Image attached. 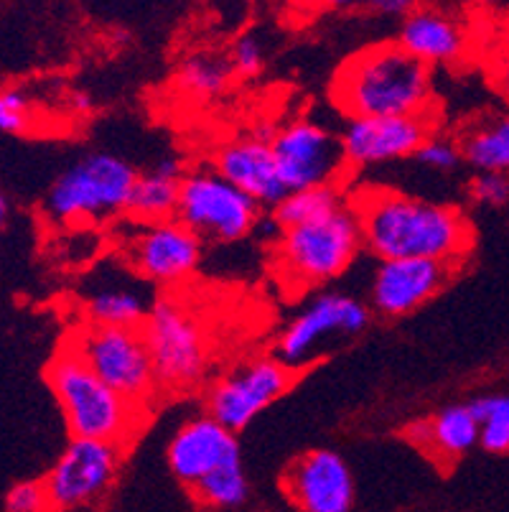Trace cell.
I'll use <instances>...</instances> for the list:
<instances>
[{"instance_id":"27","label":"cell","mask_w":509,"mask_h":512,"mask_svg":"<svg viewBox=\"0 0 509 512\" xmlns=\"http://www.w3.org/2000/svg\"><path fill=\"white\" fill-rule=\"evenodd\" d=\"M469 406L479 421V444L492 454L509 451V395H482Z\"/></svg>"},{"instance_id":"25","label":"cell","mask_w":509,"mask_h":512,"mask_svg":"<svg viewBox=\"0 0 509 512\" xmlns=\"http://www.w3.org/2000/svg\"><path fill=\"white\" fill-rule=\"evenodd\" d=\"M191 492H194L196 502L209 510H237L250 497V479H247L242 462L224 464L202 482H196Z\"/></svg>"},{"instance_id":"21","label":"cell","mask_w":509,"mask_h":512,"mask_svg":"<svg viewBox=\"0 0 509 512\" xmlns=\"http://www.w3.org/2000/svg\"><path fill=\"white\" fill-rule=\"evenodd\" d=\"M184 174V164L176 156H163L146 171H138L125 214H130L133 222L171 220Z\"/></svg>"},{"instance_id":"28","label":"cell","mask_w":509,"mask_h":512,"mask_svg":"<svg viewBox=\"0 0 509 512\" xmlns=\"http://www.w3.org/2000/svg\"><path fill=\"white\" fill-rule=\"evenodd\" d=\"M34 120V105L23 87L8 85L0 90V133L18 136L31 128Z\"/></svg>"},{"instance_id":"5","label":"cell","mask_w":509,"mask_h":512,"mask_svg":"<svg viewBox=\"0 0 509 512\" xmlns=\"http://www.w3.org/2000/svg\"><path fill=\"white\" fill-rule=\"evenodd\" d=\"M138 169L123 156L97 151L56 176L46 194V214L62 225H90L128 209Z\"/></svg>"},{"instance_id":"2","label":"cell","mask_w":509,"mask_h":512,"mask_svg":"<svg viewBox=\"0 0 509 512\" xmlns=\"http://www.w3.org/2000/svg\"><path fill=\"white\" fill-rule=\"evenodd\" d=\"M334 105L347 120L433 115L431 69L395 41L367 46L336 72Z\"/></svg>"},{"instance_id":"3","label":"cell","mask_w":509,"mask_h":512,"mask_svg":"<svg viewBox=\"0 0 509 512\" xmlns=\"http://www.w3.org/2000/svg\"><path fill=\"white\" fill-rule=\"evenodd\" d=\"M46 380L62 408L72 439L105 441L125 449L146 426V408L107 388L69 344L56 352L46 370Z\"/></svg>"},{"instance_id":"10","label":"cell","mask_w":509,"mask_h":512,"mask_svg":"<svg viewBox=\"0 0 509 512\" xmlns=\"http://www.w3.org/2000/svg\"><path fill=\"white\" fill-rule=\"evenodd\" d=\"M275 166L286 192L339 189L349 174L342 138L319 120L296 118L273 130L270 138Z\"/></svg>"},{"instance_id":"24","label":"cell","mask_w":509,"mask_h":512,"mask_svg":"<svg viewBox=\"0 0 509 512\" xmlns=\"http://www.w3.org/2000/svg\"><path fill=\"white\" fill-rule=\"evenodd\" d=\"M230 59L212 54V51H199L191 54L176 69V85L194 97H217L230 85L232 79Z\"/></svg>"},{"instance_id":"17","label":"cell","mask_w":509,"mask_h":512,"mask_svg":"<svg viewBox=\"0 0 509 512\" xmlns=\"http://www.w3.org/2000/svg\"><path fill=\"white\" fill-rule=\"evenodd\" d=\"M166 459L171 474L186 487H194L224 464L242 462V451L237 434L214 421L209 413H202L176 428L168 441Z\"/></svg>"},{"instance_id":"1","label":"cell","mask_w":509,"mask_h":512,"mask_svg":"<svg viewBox=\"0 0 509 512\" xmlns=\"http://www.w3.org/2000/svg\"><path fill=\"white\" fill-rule=\"evenodd\" d=\"M362 245L377 260H438L456 265L471 248V225L459 207L428 202L390 186L354 192Z\"/></svg>"},{"instance_id":"18","label":"cell","mask_w":509,"mask_h":512,"mask_svg":"<svg viewBox=\"0 0 509 512\" xmlns=\"http://www.w3.org/2000/svg\"><path fill=\"white\" fill-rule=\"evenodd\" d=\"M270 138L273 133L270 136L255 133V136H237L224 141L214 151L209 169H214L224 181H230L235 189L247 194L258 207L275 209L288 192L278 174V166H275Z\"/></svg>"},{"instance_id":"7","label":"cell","mask_w":509,"mask_h":512,"mask_svg":"<svg viewBox=\"0 0 509 512\" xmlns=\"http://www.w3.org/2000/svg\"><path fill=\"white\" fill-rule=\"evenodd\" d=\"M370 319V306L352 293H316L278 334L273 357L298 372L344 339L362 334L370 327Z\"/></svg>"},{"instance_id":"13","label":"cell","mask_w":509,"mask_h":512,"mask_svg":"<svg viewBox=\"0 0 509 512\" xmlns=\"http://www.w3.org/2000/svg\"><path fill=\"white\" fill-rule=\"evenodd\" d=\"M120 250L140 278L156 286L186 281L199 268L204 242L179 220L133 222L120 237Z\"/></svg>"},{"instance_id":"32","label":"cell","mask_w":509,"mask_h":512,"mask_svg":"<svg viewBox=\"0 0 509 512\" xmlns=\"http://www.w3.org/2000/svg\"><path fill=\"white\" fill-rule=\"evenodd\" d=\"M6 512H51L44 482H18L8 492Z\"/></svg>"},{"instance_id":"15","label":"cell","mask_w":509,"mask_h":512,"mask_svg":"<svg viewBox=\"0 0 509 512\" xmlns=\"http://www.w3.org/2000/svg\"><path fill=\"white\" fill-rule=\"evenodd\" d=\"M280 487L298 512H352L357 500L352 467L331 449L296 456L280 477Z\"/></svg>"},{"instance_id":"20","label":"cell","mask_w":509,"mask_h":512,"mask_svg":"<svg viewBox=\"0 0 509 512\" xmlns=\"http://www.w3.org/2000/svg\"><path fill=\"white\" fill-rule=\"evenodd\" d=\"M410 441L438 462H456L479 444V421L469 403L446 406L410 426Z\"/></svg>"},{"instance_id":"8","label":"cell","mask_w":509,"mask_h":512,"mask_svg":"<svg viewBox=\"0 0 509 512\" xmlns=\"http://www.w3.org/2000/svg\"><path fill=\"white\" fill-rule=\"evenodd\" d=\"M174 220L202 242H237L255 232L260 207L214 169H186Z\"/></svg>"},{"instance_id":"30","label":"cell","mask_w":509,"mask_h":512,"mask_svg":"<svg viewBox=\"0 0 509 512\" xmlns=\"http://www.w3.org/2000/svg\"><path fill=\"white\" fill-rule=\"evenodd\" d=\"M230 67L232 72H237L240 77H255V74L263 72L265 64V49L263 41L255 34H242L237 36L235 44L230 51Z\"/></svg>"},{"instance_id":"6","label":"cell","mask_w":509,"mask_h":512,"mask_svg":"<svg viewBox=\"0 0 509 512\" xmlns=\"http://www.w3.org/2000/svg\"><path fill=\"white\" fill-rule=\"evenodd\" d=\"M69 347L107 388L146 408L158 385L151 352L140 329L95 327L82 321L69 337Z\"/></svg>"},{"instance_id":"31","label":"cell","mask_w":509,"mask_h":512,"mask_svg":"<svg viewBox=\"0 0 509 512\" xmlns=\"http://www.w3.org/2000/svg\"><path fill=\"white\" fill-rule=\"evenodd\" d=\"M469 194L476 204L484 207H504L509 202V176L476 174L469 181Z\"/></svg>"},{"instance_id":"33","label":"cell","mask_w":509,"mask_h":512,"mask_svg":"<svg viewBox=\"0 0 509 512\" xmlns=\"http://www.w3.org/2000/svg\"><path fill=\"white\" fill-rule=\"evenodd\" d=\"M492 79L504 97L509 100V31L499 39L492 54Z\"/></svg>"},{"instance_id":"29","label":"cell","mask_w":509,"mask_h":512,"mask_svg":"<svg viewBox=\"0 0 509 512\" xmlns=\"http://www.w3.org/2000/svg\"><path fill=\"white\" fill-rule=\"evenodd\" d=\"M413 161L418 166H423V169L436 171V174H448V171L459 169V164L464 158H461L459 143L433 133V136L415 151Z\"/></svg>"},{"instance_id":"11","label":"cell","mask_w":509,"mask_h":512,"mask_svg":"<svg viewBox=\"0 0 509 512\" xmlns=\"http://www.w3.org/2000/svg\"><path fill=\"white\" fill-rule=\"evenodd\" d=\"M123 451L115 444L72 439L44 479L51 512H95L118 479Z\"/></svg>"},{"instance_id":"34","label":"cell","mask_w":509,"mask_h":512,"mask_svg":"<svg viewBox=\"0 0 509 512\" xmlns=\"http://www.w3.org/2000/svg\"><path fill=\"white\" fill-rule=\"evenodd\" d=\"M372 11L382 13V16H408L415 8V3L410 0H380V3H372Z\"/></svg>"},{"instance_id":"26","label":"cell","mask_w":509,"mask_h":512,"mask_svg":"<svg viewBox=\"0 0 509 512\" xmlns=\"http://www.w3.org/2000/svg\"><path fill=\"white\" fill-rule=\"evenodd\" d=\"M344 194L339 189H306V192H288L273 209V220L280 230H288L293 225H301L306 220H314L319 214L331 212L344 202Z\"/></svg>"},{"instance_id":"14","label":"cell","mask_w":509,"mask_h":512,"mask_svg":"<svg viewBox=\"0 0 509 512\" xmlns=\"http://www.w3.org/2000/svg\"><path fill=\"white\" fill-rule=\"evenodd\" d=\"M433 133H436L433 115H403V118L347 120L339 138L349 171H364L413 158Z\"/></svg>"},{"instance_id":"19","label":"cell","mask_w":509,"mask_h":512,"mask_svg":"<svg viewBox=\"0 0 509 512\" xmlns=\"http://www.w3.org/2000/svg\"><path fill=\"white\" fill-rule=\"evenodd\" d=\"M395 44L431 69L433 64H459L469 57L471 31L456 13L415 6L400 23Z\"/></svg>"},{"instance_id":"16","label":"cell","mask_w":509,"mask_h":512,"mask_svg":"<svg viewBox=\"0 0 509 512\" xmlns=\"http://www.w3.org/2000/svg\"><path fill=\"white\" fill-rule=\"evenodd\" d=\"M454 271L456 265L438 260H380L370 281V311L385 319L413 314L443 291Z\"/></svg>"},{"instance_id":"9","label":"cell","mask_w":509,"mask_h":512,"mask_svg":"<svg viewBox=\"0 0 509 512\" xmlns=\"http://www.w3.org/2000/svg\"><path fill=\"white\" fill-rule=\"evenodd\" d=\"M140 332L161 388L189 390L202 383L209 367V342L202 324L184 304L174 299L153 301Z\"/></svg>"},{"instance_id":"23","label":"cell","mask_w":509,"mask_h":512,"mask_svg":"<svg viewBox=\"0 0 509 512\" xmlns=\"http://www.w3.org/2000/svg\"><path fill=\"white\" fill-rule=\"evenodd\" d=\"M459 151L476 174L509 176V113H489L459 136Z\"/></svg>"},{"instance_id":"22","label":"cell","mask_w":509,"mask_h":512,"mask_svg":"<svg viewBox=\"0 0 509 512\" xmlns=\"http://www.w3.org/2000/svg\"><path fill=\"white\" fill-rule=\"evenodd\" d=\"M84 321L95 327L140 329L153 309L151 293L138 283H100L84 299Z\"/></svg>"},{"instance_id":"12","label":"cell","mask_w":509,"mask_h":512,"mask_svg":"<svg viewBox=\"0 0 509 512\" xmlns=\"http://www.w3.org/2000/svg\"><path fill=\"white\" fill-rule=\"evenodd\" d=\"M296 370L275 357H258L219 377L207 395V413L232 434L250 426L296 383Z\"/></svg>"},{"instance_id":"35","label":"cell","mask_w":509,"mask_h":512,"mask_svg":"<svg viewBox=\"0 0 509 512\" xmlns=\"http://www.w3.org/2000/svg\"><path fill=\"white\" fill-rule=\"evenodd\" d=\"M6 217H8V204L6 199H3V194H0V227L6 225Z\"/></svg>"},{"instance_id":"4","label":"cell","mask_w":509,"mask_h":512,"mask_svg":"<svg viewBox=\"0 0 509 512\" xmlns=\"http://www.w3.org/2000/svg\"><path fill=\"white\" fill-rule=\"evenodd\" d=\"M362 248L357 212L347 197L331 212L280 230L275 240V273L291 291H311L344 276Z\"/></svg>"}]
</instances>
